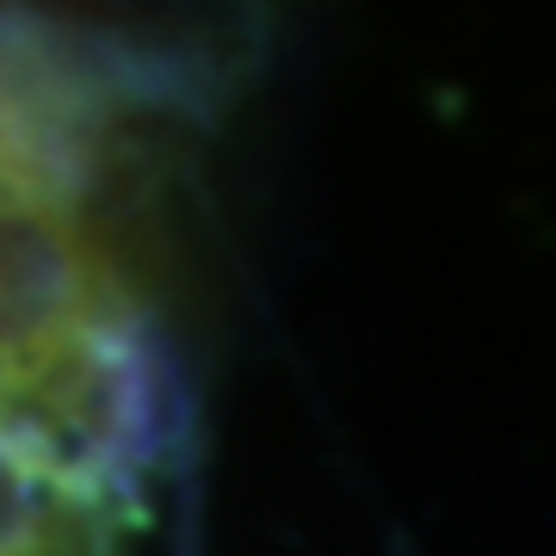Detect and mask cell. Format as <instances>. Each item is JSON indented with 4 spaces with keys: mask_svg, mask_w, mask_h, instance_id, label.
Wrapping results in <instances>:
<instances>
[{
    "mask_svg": "<svg viewBox=\"0 0 556 556\" xmlns=\"http://www.w3.org/2000/svg\"><path fill=\"white\" fill-rule=\"evenodd\" d=\"M130 309L118 260L75 211V186L0 93V420L68 427Z\"/></svg>",
    "mask_w": 556,
    "mask_h": 556,
    "instance_id": "6da1fadb",
    "label": "cell"
},
{
    "mask_svg": "<svg viewBox=\"0 0 556 556\" xmlns=\"http://www.w3.org/2000/svg\"><path fill=\"white\" fill-rule=\"evenodd\" d=\"M137 507L56 433L0 420V556H124Z\"/></svg>",
    "mask_w": 556,
    "mask_h": 556,
    "instance_id": "7a4b0ae2",
    "label": "cell"
}]
</instances>
